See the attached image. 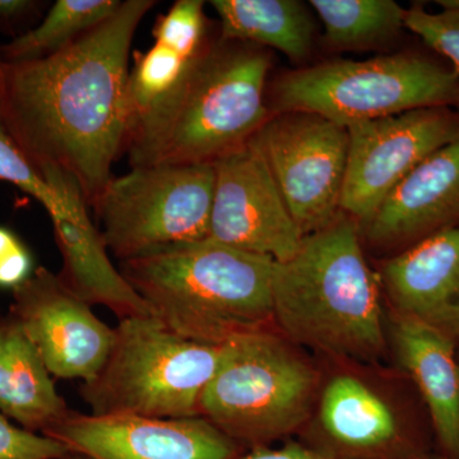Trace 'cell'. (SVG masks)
Returning <instances> with one entry per match:
<instances>
[{"label": "cell", "mask_w": 459, "mask_h": 459, "mask_svg": "<svg viewBox=\"0 0 459 459\" xmlns=\"http://www.w3.org/2000/svg\"><path fill=\"white\" fill-rule=\"evenodd\" d=\"M341 211L369 223L413 169L459 133L448 108H427L351 124Z\"/></svg>", "instance_id": "10"}, {"label": "cell", "mask_w": 459, "mask_h": 459, "mask_svg": "<svg viewBox=\"0 0 459 459\" xmlns=\"http://www.w3.org/2000/svg\"><path fill=\"white\" fill-rule=\"evenodd\" d=\"M274 267L268 256L207 238L122 262L120 272L178 336L222 346L273 323Z\"/></svg>", "instance_id": "4"}, {"label": "cell", "mask_w": 459, "mask_h": 459, "mask_svg": "<svg viewBox=\"0 0 459 459\" xmlns=\"http://www.w3.org/2000/svg\"><path fill=\"white\" fill-rule=\"evenodd\" d=\"M42 178L57 198L49 217L63 258L62 272L57 273L63 282L91 307L104 305L120 319L153 316L147 301L111 263L77 181L59 171L45 172Z\"/></svg>", "instance_id": "14"}, {"label": "cell", "mask_w": 459, "mask_h": 459, "mask_svg": "<svg viewBox=\"0 0 459 459\" xmlns=\"http://www.w3.org/2000/svg\"><path fill=\"white\" fill-rule=\"evenodd\" d=\"M11 316L31 341L51 376L92 379L108 360L114 328L93 314L59 274L45 267L33 271L12 290Z\"/></svg>", "instance_id": "12"}, {"label": "cell", "mask_w": 459, "mask_h": 459, "mask_svg": "<svg viewBox=\"0 0 459 459\" xmlns=\"http://www.w3.org/2000/svg\"><path fill=\"white\" fill-rule=\"evenodd\" d=\"M379 276L370 270L355 222L342 212L307 235L274 267L273 323L299 346L334 359L374 362L385 353Z\"/></svg>", "instance_id": "2"}, {"label": "cell", "mask_w": 459, "mask_h": 459, "mask_svg": "<svg viewBox=\"0 0 459 459\" xmlns=\"http://www.w3.org/2000/svg\"><path fill=\"white\" fill-rule=\"evenodd\" d=\"M379 280L397 316L459 341V222L389 259Z\"/></svg>", "instance_id": "16"}, {"label": "cell", "mask_w": 459, "mask_h": 459, "mask_svg": "<svg viewBox=\"0 0 459 459\" xmlns=\"http://www.w3.org/2000/svg\"><path fill=\"white\" fill-rule=\"evenodd\" d=\"M459 222V133L420 162L368 223L383 246L422 238Z\"/></svg>", "instance_id": "18"}, {"label": "cell", "mask_w": 459, "mask_h": 459, "mask_svg": "<svg viewBox=\"0 0 459 459\" xmlns=\"http://www.w3.org/2000/svg\"><path fill=\"white\" fill-rule=\"evenodd\" d=\"M325 40L337 49H367L394 39L404 27L406 9L394 0H312Z\"/></svg>", "instance_id": "23"}, {"label": "cell", "mask_w": 459, "mask_h": 459, "mask_svg": "<svg viewBox=\"0 0 459 459\" xmlns=\"http://www.w3.org/2000/svg\"><path fill=\"white\" fill-rule=\"evenodd\" d=\"M391 332L395 356L427 403L444 455L459 459V361L455 341L397 314Z\"/></svg>", "instance_id": "19"}, {"label": "cell", "mask_w": 459, "mask_h": 459, "mask_svg": "<svg viewBox=\"0 0 459 459\" xmlns=\"http://www.w3.org/2000/svg\"><path fill=\"white\" fill-rule=\"evenodd\" d=\"M237 459H328L312 448L303 446L300 443H287L280 448H270V446H258L252 448V451L243 457Z\"/></svg>", "instance_id": "29"}, {"label": "cell", "mask_w": 459, "mask_h": 459, "mask_svg": "<svg viewBox=\"0 0 459 459\" xmlns=\"http://www.w3.org/2000/svg\"><path fill=\"white\" fill-rule=\"evenodd\" d=\"M49 3L42 0H0V33L11 40L39 25Z\"/></svg>", "instance_id": "28"}, {"label": "cell", "mask_w": 459, "mask_h": 459, "mask_svg": "<svg viewBox=\"0 0 459 459\" xmlns=\"http://www.w3.org/2000/svg\"><path fill=\"white\" fill-rule=\"evenodd\" d=\"M71 411L17 320L0 322V413L45 435Z\"/></svg>", "instance_id": "20"}, {"label": "cell", "mask_w": 459, "mask_h": 459, "mask_svg": "<svg viewBox=\"0 0 459 459\" xmlns=\"http://www.w3.org/2000/svg\"><path fill=\"white\" fill-rule=\"evenodd\" d=\"M113 349L81 397L91 415L198 418L202 394L219 365L221 346L178 336L155 316L119 320Z\"/></svg>", "instance_id": "6"}, {"label": "cell", "mask_w": 459, "mask_h": 459, "mask_svg": "<svg viewBox=\"0 0 459 459\" xmlns=\"http://www.w3.org/2000/svg\"><path fill=\"white\" fill-rule=\"evenodd\" d=\"M0 180L13 184L31 195L45 208L48 214L56 210V195L40 172L33 168L23 151L18 146L7 124L0 114Z\"/></svg>", "instance_id": "25"}, {"label": "cell", "mask_w": 459, "mask_h": 459, "mask_svg": "<svg viewBox=\"0 0 459 459\" xmlns=\"http://www.w3.org/2000/svg\"><path fill=\"white\" fill-rule=\"evenodd\" d=\"M31 253L13 231L0 226V287L14 290L33 273Z\"/></svg>", "instance_id": "27"}, {"label": "cell", "mask_w": 459, "mask_h": 459, "mask_svg": "<svg viewBox=\"0 0 459 459\" xmlns=\"http://www.w3.org/2000/svg\"><path fill=\"white\" fill-rule=\"evenodd\" d=\"M316 451L328 459H415L416 448L394 404L355 374L328 380L319 397ZM313 448V446H312Z\"/></svg>", "instance_id": "15"}, {"label": "cell", "mask_w": 459, "mask_h": 459, "mask_svg": "<svg viewBox=\"0 0 459 459\" xmlns=\"http://www.w3.org/2000/svg\"><path fill=\"white\" fill-rule=\"evenodd\" d=\"M214 168L208 238L277 263L290 261L304 237L255 143L222 156Z\"/></svg>", "instance_id": "11"}, {"label": "cell", "mask_w": 459, "mask_h": 459, "mask_svg": "<svg viewBox=\"0 0 459 459\" xmlns=\"http://www.w3.org/2000/svg\"><path fill=\"white\" fill-rule=\"evenodd\" d=\"M318 374L270 328L222 344L219 365L199 401V415L232 442L267 446L312 415Z\"/></svg>", "instance_id": "5"}, {"label": "cell", "mask_w": 459, "mask_h": 459, "mask_svg": "<svg viewBox=\"0 0 459 459\" xmlns=\"http://www.w3.org/2000/svg\"><path fill=\"white\" fill-rule=\"evenodd\" d=\"M66 459H86V458H83V457H81V455H71V457L69 458H66Z\"/></svg>", "instance_id": "31"}, {"label": "cell", "mask_w": 459, "mask_h": 459, "mask_svg": "<svg viewBox=\"0 0 459 459\" xmlns=\"http://www.w3.org/2000/svg\"><path fill=\"white\" fill-rule=\"evenodd\" d=\"M152 36L150 49L132 56L126 84V135L175 95L213 40L204 3L178 0L157 18Z\"/></svg>", "instance_id": "17"}, {"label": "cell", "mask_w": 459, "mask_h": 459, "mask_svg": "<svg viewBox=\"0 0 459 459\" xmlns=\"http://www.w3.org/2000/svg\"><path fill=\"white\" fill-rule=\"evenodd\" d=\"M458 95L455 69L409 54L323 63L282 75L272 90L277 113L318 114L344 128L444 107Z\"/></svg>", "instance_id": "7"}, {"label": "cell", "mask_w": 459, "mask_h": 459, "mask_svg": "<svg viewBox=\"0 0 459 459\" xmlns=\"http://www.w3.org/2000/svg\"><path fill=\"white\" fill-rule=\"evenodd\" d=\"M226 40L272 48L292 60H303L313 48L314 23L299 0H212Z\"/></svg>", "instance_id": "21"}, {"label": "cell", "mask_w": 459, "mask_h": 459, "mask_svg": "<svg viewBox=\"0 0 459 459\" xmlns=\"http://www.w3.org/2000/svg\"><path fill=\"white\" fill-rule=\"evenodd\" d=\"M271 56L247 42L211 41L170 100L126 135L132 168L214 164L267 122Z\"/></svg>", "instance_id": "3"}, {"label": "cell", "mask_w": 459, "mask_h": 459, "mask_svg": "<svg viewBox=\"0 0 459 459\" xmlns=\"http://www.w3.org/2000/svg\"><path fill=\"white\" fill-rule=\"evenodd\" d=\"M442 11L431 13L421 5L406 11L404 27L420 36L431 49L451 60L459 74V0H442Z\"/></svg>", "instance_id": "24"}, {"label": "cell", "mask_w": 459, "mask_h": 459, "mask_svg": "<svg viewBox=\"0 0 459 459\" xmlns=\"http://www.w3.org/2000/svg\"><path fill=\"white\" fill-rule=\"evenodd\" d=\"M250 141L303 237L328 228L341 213L347 128L318 114L285 111L268 117Z\"/></svg>", "instance_id": "9"}, {"label": "cell", "mask_w": 459, "mask_h": 459, "mask_svg": "<svg viewBox=\"0 0 459 459\" xmlns=\"http://www.w3.org/2000/svg\"><path fill=\"white\" fill-rule=\"evenodd\" d=\"M86 459H237L238 444L208 420L95 416L71 411L48 431Z\"/></svg>", "instance_id": "13"}, {"label": "cell", "mask_w": 459, "mask_h": 459, "mask_svg": "<svg viewBox=\"0 0 459 459\" xmlns=\"http://www.w3.org/2000/svg\"><path fill=\"white\" fill-rule=\"evenodd\" d=\"M155 0H126L104 23L44 59H0V114L42 177L77 181L93 207L126 138L132 41Z\"/></svg>", "instance_id": "1"}, {"label": "cell", "mask_w": 459, "mask_h": 459, "mask_svg": "<svg viewBox=\"0 0 459 459\" xmlns=\"http://www.w3.org/2000/svg\"><path fill=\"white\" fill-rule=\"evenodd\" d=\"M120 5V0H57L39 25L0 45V59L20 63L54 56L108 21Z\"/></svg>", "instance_id": "22"}, {"label": "cell", "mask_w": 459, "mask_h": 459, "mask_svg": "<svg viewBox=\"0 0 459 459\" xmlns=\"http://www.w3.org/2000/svg\"><path fill=\"white\" fill-rule=\"evenodd\" d=\"M214 164L153 165L113 177L93 205L108 249L120 262L210 237Z\"/></svg>", "instance_id": "8"}, {"label": "cell", "mask_w": 459, "mask_h": 459, "mask_svg": "<svg viewBox=\"0 0 459 459\" xmlns=\"http://www.w3.org/2000/svg\"><path fill=\"white\" fill-rule=\"evenodd\" d=\"M71 455L65 444L14 427L0 413V459H66Z\"/></svg>", "instance_id": "26"}, {"label": "cell", "mask_w": 459, "mask_h": 459, "mask_svg": "<svg viewBox=\"0 0 459 459\" xmlns=\"http://www.w3.org/2000/svg\"><path fill=\"white\" fill-rule=\"evenodd\" d=\"M415 459H449L446 455H424L421 457H418Z\"/></svg>", "instance_id": "30"}]
</instances>
